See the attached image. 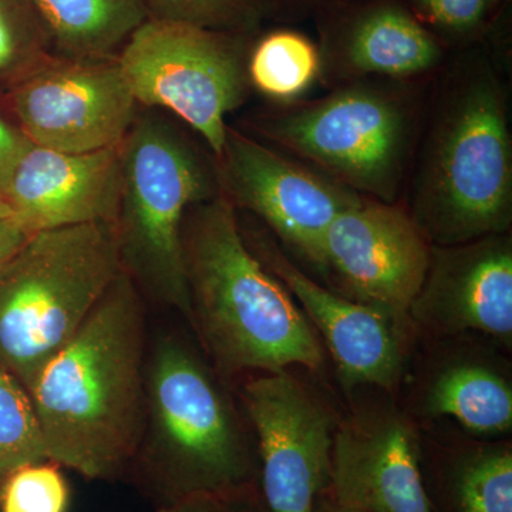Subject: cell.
<instances>
[{"mask_svg": "<svg viewBox=\"0 0 512 512\" xmlns=\"http://www.w3.org/2000/svg\"><path fill=\"white\" fill-rule=\"evenodd\" d=\"M256 434L258 485L268 512H316L330 483L335 423L288 370L249 377L239 390Z\"/></svg>", "mask_w": 512, "mask_h": 512, "instance_id": "9", "label": "cell"}, {"mask_svg": "<svg viewBox=\"0 0 512 512\" xmlns=\"http://www.w3.org/2000/svg\"><path fill=\"white\" fill-rule=\"evenodd\" d=\"M126 477L156 507L258 483L254 448L220 375L177 333L148 345L146 417Z\"/></svg>", "mask_w": 512, "mask_h": 512, "instance_id": "4", "label": "cell"}, {"mask_svg": "<svg viewBox=\"0 0 512 512\" xmlns=\"http://www.w3.org/2000/svg\"><path fill=\"white\" fill-rule=\"evenodd\" d=\"M146 298L121 272L28 390L47 460L89 480L126 477L146 417Z\"/></svg>", "mask_w": 512, "mask_h": 512, "instance_id": "1", "label": "cell"}, {"mask_svg": "<svg viewBox=\"0 0 512 512\" xmlns=\"http://www.w3.org/2000/svg\"><path fill=\"white\" fill-rule=\"evenodd\" d=\"M320 67V53L308 37L278 30L265 36L249 57V83L269 99L291 103L311 89Z\"/></svg>", "mask_w": 512, "mask_h": 512, "instance_id": "20", "label": "cell"}, {"mask_svg": "<svg viewBox=\"0 0 512 512\" xmlns=\"http://www.w3.org/2000/svg\"><path fill=\"white\" fill-rule=\"evenodd\" d=\"M249 248L302 306L312 328L325 339L346 386H396L404 357L402 318L316 284L266 235H255Z\"/></svg>", "mask_w": 512, "mask_h": 512, "instance_id": "14", "label": "cell"}, {"mask_svg": "<svg viewBox=\"0 0 512 512\" xmlns=\"http://www.w3.org/2000/svg\"><path fill=\"white\" fill-rule=\"evenodd\" d=\"M121 272L109 222L30 235L0 266V366L29 390Z\"/></svg>", "mask_w": 512, "mask_h": 512, "instance_id": "5", "label": "cell"}, {"mask_svg": "<svg viewBox=\"0 0 512 512\" xmlns=\"http://www.w3.org/2000/svg\"><path fill=\"white\" fill-rule=\"evenodd\" d=\"M56 42L74 56L109 53L148 15L141 0H32Z\"/></svg>", "mask_w": 512, "mask_h": 512, "instance_id": "19", "label": "cell"}, {"mask_svg": "<svg viewBox=\"0 0 512 512\" xmlns=\"http://www.w3.org/2000/svg\"><path fill=\"white\" fill-rule=\"evenodd\" d=\"M136 104L119 63L50 66L13 90L30 143L70 154L119 146L136 121Z\"/></svg>", "mask_w": 512, "mask_h": 512, "instance_id": "12", "label": "cell"}, {"mask_svg": "<svg viewBox=\"0 0 512 512\" xmlns=\"http://www.w3.org/2000/svg\"><path fill=\"white\" fill-rule=\"evenodd\" d=\"M117 63L137 103L173 111L220 156L225 119L244 103L251 84L248 62L234 40L151 19L128 37Z\"/></svg>", "mask_w": 512, "mask_h": 512, "instance_id": "8", "label": "cell"}, {"mask_svg": "<svg viewBox=\"0 0 512 512\" xmlns=\"http://www.w3.org/2000/svg\"><path fill=\"white\" fill-rule=\"evenodd\" d=\"M154 512H222L220 500L212 495H191L175 503L156 507Z\"/></svg>", "mask_w": 512, "mask_h": 512, "instance_id": "30", "label": "cell"}, {"mask_svg": "<svg viewBox=\"0 0 512 512\" xmlns=\"http://www.w3.org/2000/svg\"><path fill=\"white\" fill-rule=\"evenodd\" d=\"M328 512H362V511L350 510V508L340 507V505H336L335 503H333L332 507H330V510Z\"/></svg>", "mask_w": 512, "mask_h": 512, "instance_id": "32", "label": "cell"}, {"mask_svg": "<svg viewBox=\"0 0 512 512\" xmlns=\"http://www.w3.org/2000/svg\"><path fill=\"white\" fill-rule=\"evenodd\" d=\"M419 123L420 97L409 80L369 77L266 114L256 128L336 183L394 204Z\"/></svg>", "mask_w": 512, "mask_h": 512, "instance_id": "7", "label": "cell"}, {"mask_svg": "<svg viewBox=\"0 0 512 512\" xmlns=\"http://www.w3.org/2000/svg\"><path fill=\"white\" fill-rule=\"evenodd\" d=\"M121 143L70 154L30 143L3 192L13 217L30 232L109 222L119 210Z\"/></svg>", "mask_w": 512, "mask_h": 512, "instance_id": "16", "label": "cell"}, {"mask_svg": "<svg viewBox=\"0 0 512 512\" xmlns=\"http://www.w3.org/2000/svg\"><path fill=\"white\" fill-rule=\"evenodd\" d=\"M154 19L215 30L242 28L259 19L266 0H141Z\"/></svg>", "mask_w": 512, "mask_h": 512, "instance_id": "24", "label": "cell"}, {"mask_svg": "<svg viewBox=\"0 0 512 512\" xmlns=\"http://www.w3.org/2000/svg\"><path fill=\"white\" fill-rule=\"evenodd\" d=\"M430 254L429 239L409 211L362 197L330 222L315 268L339 295L406 318Z\"/></svg>", "mask_w": 512, "mask_h": 512, "instance_id": "10", "label": "cell"}, {"mask_svg": "<svg viewBox=\"0 0 512 512\" xmlns=\"http://www.w3.org/2000/svg\"><path fill=\"white\" fill-rule=\"evenodd\" d=\"M218 190L215 168L173 128L134 121L121 141V194L113 222L121 266L144 298L173 309L190 326L185 217Z\"/></svg>", "mask_w": 512, "mask_h": 512, "instance_id": "6", "label": "cell"}, {"mask_svg": "<svg viewBox=\"0 0 512 512\" xmlns=\"http://www.w3.org/2000/svg\"><path fill=\"white\" fill-rule=\"evenodd\" d=\"M215 158L222 197L255 214L313 266L330 222L365 197L229 127Z\"/></svg>", "mask_w": 512, "mask_h": 512, "instance_id": "11", "label": "cell"}, {"mask_svg": "<svg viewBox=\"0 0 512 512\" xmlns=\"http://www.w3.org/2000/svg\"><path fill=\"white\" fill-rule=\"evenodd\" d=\"M430 23L444 32L464 35L483 22L490 0H412Z\"/></svg>", "mask_w": 512, "mask_h": 512, "instance_id": "25", "label": "cell"}, {"mask_svg": "<svg viewBox=\"0 0 512 512\" xmlns=\"http://www.w3.org/2000/svg\"><path fill=\"white\" fill-rule=\"evenodd\" d=\"M218 500H220L222 512H268L258 483L247 485Z\"/></svg>", "mask_w": 512, "mask_h": 512, "instance_id": "28", "label": "cell"}, {"mask_svg": "<svg viewBox=\"0 0 512 512\" xmlns=\"http://www.w3.org/2000/svg\"><path fill=\"white\" fill-rule=\"evenodd\" d=\"M423 403L429 416L451 417L473 433L511 430V384L480 360H456L440 369L430 380Z\"/></svg>", "mask_w": 512, "mask_h": 512, "instance_id": "18", "label": "cell"}, {"mask_svg": "<svg viewBox=\"0 0 512 512\" xmlns=\"http://www.w3.org/2000/svg\"><path fill=\"white\" fill-rule=\"evenodd\" d=\"M0 494H2V483H0Z\"/></svg>", "mask_w": 512, "mask_h": 512, "instance_id": "33", "label": "cell"}, {"mask_svg": "<svg viewBox=\"0 0 512 512\" xmlns=\"http://www.w3.org/2000/svg\"><path fill=\"white\" fill-rule=\"evenodd\" d=\"M69 507V484L53 461L20 467L2 483L0 512H67Z\"/></svg>", "mask_w": 512, "mask_h": 512, "instance_id": "23", "label": "cell"}, {"mask_svg": "<svg viewBox=\"0 0 512 512\" xmlns=\"http://www.w3.org/2000/svg\"><path fill=\"white\" fill-rule=\"evenodd\" d=\"M46 460L45 439L30 394L0 366V483L20 467Z\"/></svg>", "mask_w": 512, "mask_h": 512, "instance_id": "22", "label": "cell"}, {"mask_svg": "<svg viewBox=\"0 0 512 512\" xmlns=\"http://www.w3.org/2000/svg\"><path fill=\"white\" fill-rule=\"evenodd\" d=\"M32 234L15 217L0 220V266L9 261Z\"/></svg>", "mask_w": 512, "mask_h": 512, "instance_id": "29", "label": "cell"}, {"mask_svg": "<svg viewBox=\"0 0 512 512\" xmlns=\"http://www.w3.org/2000/svg\"><path fill=\"white\" fill-rule=\"evenodd\" d=\"M10 217H13L12 208H10V205L8 204V201H6V198L3 197L2 194H0V220H6V218Z\"/></svg>", "mask_w": 512, "mask_h": 512, "instance_id": "31", "label": "cell"}, {"mask_svg": "<svg viewBox=\"0 0 512 512\" xmlns=\"http://www.w3.org/2000/svg\"><path fill=\"white\" fill-rule=\"evenodd\" d=\"M29 144L22 131L0 117V194L8 187L13 170Z\"/></svg>", "mask_w": 512, "mask_h": 512, "instance_id": "26", "label": "cell"}, {"mask_svg": "<svg viewBox=\"0 0 512 512\" xmlns=\"http://www.w3.org/2000/svg\"><path fill=\"white\" fill-rule=\"evenodd\" d=\"M333 503L362 512H431L412 426L394 410H366L333 434Z\"/></svg>", "mask_w": 512, "mask_h": 512, "instance_id": "15", "label": "cell"}, {"mask_svg": "<svg viewBox=\"0 0 512 512\" xmlns=\"http://www.w3.org/2000/svg\"><path fill=\"white\" fill-rule=\"evenodd\" d=\"M453 512H512V453L483 447L454 464L448 477Z\"/></svg>", "mask_w": 512, "mask_h": 512, "instance_id": "21", "label": "cell"}, {"mask_svg": "<svg viewBox=\"0 0 512 512\" xmlns=\"http://www.w3.org/2000/svg\"><path fill=\"white\" fill-rule=\"evenodd\" d=\"M409 212L437 247L510 229L507 92L483 57L458 62L437 89L414 170Z\"/></svg>", "mask_w": 512, "mask_h": 512, "instance_id": "3", "label": "cell"}, {"mask_svg": "<svg viewBox=\"0 0 512 512\" xmlns=\"http://www.w3.org/2000/svg\"><path fill=\"white\" fill-rule=\"evenodd\" d=\"M183 245L191 329L221 379L322 366L318 333L249 248L227 198L190 208Z\"/></svg>", "mask_w": 512, "mask_h": 512, "instance_id": "2", "label": "cell"}, {"mask_svg": "<svg viewBox=\"0 0 512 512\" xmlns=\"http://www.w3.org/2000/svg\"><path fill=\"white\" fill-rule=\"evenodd\" d=\"M443 60L436 37L399 3L379 2L359 10L326 45L322 67L345 84L369 77L410 80Z\"/></svg>", "mask_w": 512, "mask_h": 512, "instance_id": "17", "label": "cell"}, {"mask_svg": "<svg viewBox=\"0 0 512 512\" xmlns=\"http://www.w3.org/2000/svg\"><path fill=\"white\" fill-rule=\"evenodd\" d=\"M20 33L6 0H0V74L15 67L20 55Z\"/></svg>", "mask_w": 512, "mask_h": 512, "instance_id": "27", "label": "cell"}, {"mask_svg": "<svg viewBox=\"0 0 512 512\" xmlns=\"http://www.w3.org/2000/svg\"><path fill=\"white\" fill-rule=\"evenodd\" d=\"M409 316L436 336L478 332L511 345L510 235L448 247L431 245L429 268Z\"/></svg>", "mask_w": 512, "mask_h": 512, "instance_id": "13", "label": "cell"}]
</instances>
